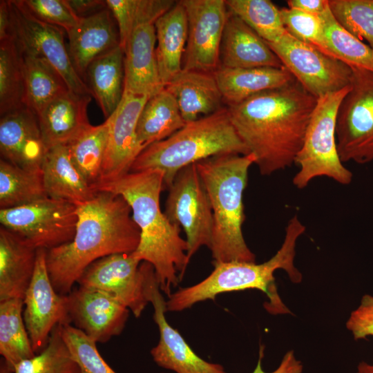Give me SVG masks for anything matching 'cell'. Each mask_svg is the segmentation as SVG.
<instances>
[{"label": "cell", "instance_id": "obj_1", "mask_svg": "<svg viewBox=\"0 0 373 373\" xmlns=\"http://www.w3.org/2000/svg\"><path fill=\"white\" fill-rule=\"evenodd\" d=\"M294 79L227 107L239 137L262 175L294 164L317 103Z\"/></svg>", "mask_w": 373, "mask_h": 373}, {"label": "cell", "instance_id": "obj_2", "mask_svg": "<svg viewBox=\"0 0 373 373\" xmlns=\"http://www.w3.org/2000/svg\"><path fill=\"white\" fill-rule=\"evenodd\" d=\"M77 207L78 219L73 240L46 250L47 270L61 295L72 291L91 263L111 254L133 253L140 239L132 209L122 195L97 191L92 200Z\"/></svg>", "mask_w": 373, "mask_h": 373}, {"label": "cell", "instance_id": "obj_3", "mask_svg": "<svg viewBox=\"0 0 373 373\" xmlns=\"http://www.w3.org/2000/svg\"><path fill=\"white\" fill-rule=\"evenodd\" d=\"M95 189L120 195L128 203L140 231L138 247L132 254L153 267L160 289L169 297L190 260L180 227L172 224L160 208V193L165 190L163 172L154 169L128 172Z\"/></svg>", "mask_w": 373, "mask_h": 373}, {"label": "cell", "instance_id": "obj_4", "mask_svg": "<svg viewBox=\"0 0 373 373\" xmlns=\"http://www.w3.org/2000/svg\"><path fill=\"white\" fill-rule=\"evenodd\" d=\"M305 231V225L294 215L287 222L281 247L269 260L261 264L239 261L214 264L213 271L205 279L171 294L166 301V312H180L199 302L213 300L222 293L256 289L268 296L266 308L269 312L291 314L278 294L274 272L283 269L291 282L302 281L294 258L296 242Z\"/></svg>", "mask_w": 373, "mask_h": 373}, {"label": "cell", "instance_id": "obj_5", "mask_svg": "<svg viewBox=\"0 0 373 373\" xmlns=\"http://www.w3.org/2000/svg\"><path fill=\"white\" fill-rule=\"evenodd\" d=\"M254 163L252 153L214 156L195 163L212 209L210 249L213 265L255 262V255L247 245L242 229L245 219L243 193L249 169Z\"/></svg>", "mask_w": 373, "mask_h": 373}, {"label": "cell", "instance_id": "obj_6", "mask_svg": "<svg viewBox=\"0 0 373 373\" xmlns=\"http://www.w3.org/2000/svg\"><path fill=\"white\" fill-rule=\"evenodd\" d=\"M249 154L230 119L227 108L186 123L168 138L155 142L137 156L129 172L149 169L164 173L165 189L184 167L218 155Z\"/></svg>", "mask_w": 373, "mask_h": 373}, {"label": "cell", "instance_id": "obj_7", "mask_svg": "<svg viewBox=\"0 0 373 373\" xmlns=\"http://www.w3.org/2000/svg\"><path fill=\"white\" fill-rule=\"evenodd\" d=\"M349 88L350 85L318 98L294 162L298 171L292 182L298 189L305 188L319 177H327L343 185L352 182L353 174L339 157L336 137L338 108Z\"/></svg>", "mask_w": 373, "mask_h": 373}, {"label": "cell", "instance_id": "obj_8", "mask_svg": "<svg viewBox=\"0 0 373 373\" xmlns=\"http://www.w3.org/2000/svg\"><path fill=\"white\" fill-rule=\"evenodd\" d=\"M352 68L348 92L338 108L336 137L341 161L373 160V72Z\"/></svg>", "mask_w": 373, "mask_h": 373}, {"label": "cell", "instance_id": "obj_9", "mask_svg": "<svg viewBox=\"0 0 373 373\" xmlns=\"http://www.w3.org/2000/svg\"><path fill=\"white\" fill-rule=\"evenodd\" d=\"M77 219L76 205L50 197L0 209L1 226L35 248L46 250L71 241L75 233Z\"/></svg>", "mask_w": 373, "mask_h": 373}, {"label": "cell", "instance_id": "obj_10", "mask_svg": "<svg viewBox=\"0 0 373 373\" xmlns=\"http://www.w3.org/2000/svg\"><path fill=\"white\" fill-rule=\"evenodd\" d=\"M168 190L164 214L172 224L182 227L190 260L201 247L210 249L213 231L211 203L195 164L182 169Z\"/></svg>", "mask_w": 373, "mask_h": 373}, {"label": "cell", "instance_id": "obj_11", "mask_svg": "<svg viewBox=\"0 0 373 373\" xmlns=\"http://www.w3.org/2000/svg\"><path fill=\"white\" fill-rule=\"evenodd\" d=\"M267 44L296 80L317 99L350 84L349 66L287 32L277 41Z\"/></svg>", "mask_w": 373, "mask_h": 373}, {"label": "cell", "instance_id": "obj_12", "mask_svg": "<svg viewBox=\"0 0 373 373\" xmlns=\"http://www.w3.org/2000/svg\"><path fill=\"white\" fill-rule=\"evenodd\" d=\"M8 2L12 36L20 50L51 64L63 77L70 90L93 97L89 87L73 65L62 29L35 17L21 0Z\"/></svg>", "mask_w": 373, "mask_h": 373}, {"label": "cell", "instance_id": "obj_13", "mask_svg": "<svg viewBox=\"0 0 373 373\" xmlns=\"http://www.w3.org/2000/svg\"><path fill=\"white\" fill-rule=\"evenodd\" d=\"M188 22L182 70L213 73L220 67V47L229 10L224 0H182Z\"/></svg>", "mask_w": 373, "mask_h": 373}, {"label": "cell", "instance_id": "obj_14", "mask_svg": "<svg viewBox=\"0 0 373 373\" xmlns=\"http://www.w3.org/2000/svg\"><path fill=\"white\" fill-rule=\"evenodd\" d=\"M77 283L108 294L137 318L149 303L145 262L132 253L115 254L97 260L85 269Z\"/></svg>", "mask_w": 373, "mask_h": 373}, {"label": "cell", "instance_id": "obj_15", "mask_svg": "<svg viewBox=\"0 0 373 373\" xmlns=\"http://www.w3.org/2000/svg\"><path fill=\"white\" fill-rule=\"evenodd\" d=\"M46 256V249H37L33 276L23 299V318L35 354L46 347L57 325L70 324L67 295H61L55 289Z\"/></svg>", "mask_w": 373, "mask_h": 373}, {"label": "cell", "instance_id": "obj_16", "mask_svg": "<svg viewBox=\"0 0 373 373\" xmlns=\"http://www.w3.org/2000/svg\"><path fill=\"white\" fill-rule=\"evenodd\" d=\"M145 265L146 294L153 307V319L160 332L158 343L151 350L153 361L175 373H226L222 365L209 363L198 356L179 332L169 324L165 317L166 301L161 293L155 269L147 262Z\"/></svg>", "mask_w": 373, "mask_h": 373}, {"label": "cell", "instance_id": "obj_17", "mask_svg": "<svg viewBox=\"0 0 373 373\" xmlns=\"http://www.w3.org/2000/svg\"><path fill=\"white\" fill-rule=\"evenodd\" d=\"M70 323L96 343L108 342L119 335L129 309L101 290L79 286L67 294Z\"/></svg>", "mask_w": 373, "mask_h": 373}, {"label": "cell", "instance_id": "obj_18", "mask_svg": "<svg viewBox=\"0 0 373 373\" xmlns=\"http://www.w3.org/2000/svg\"><path fill=\"white\" fill-rule=\"evenodd\" d=\"M149 98L124 91L118 106L107 118L108 141L98 184L128 173L144 150L137 140L136 128L140 115Z\"/></svg>", "mask_w": 373, "mask_h": 373}, {"label": "cell", "instance_id": "obj_19", "mask_svg": "<svg viewBox=\"0 0 373 373\" xmlns=\"http://www.w3.org/2000/svg\"><path fill=\"white\" fill-rule=\"evenodd\" d=\"M46 151L38 117L30 108L1 116V159L25 169L41 170Z\"/></svg>", "mask_w": 373, "mask_h": 373}, {"label": "cell", "instance_id": "obj_20", "mask_svg": "<svg viewBox=\"0 0 373 373\" xmlns=\"http://www.w3.org/2000/svg\"><path fill=\"white\" fill-rule=\"evenodd\" d=\"M66 33L68 50L73 65L85 82L90 64L97 57L119 46L117 26L107 8L80 18Z\"/></svg>", "mask_w": 373, "mask_h": 373}, {"label": "cell", "instance_id": "obj_21", "mask_svg": "<svg viewBox=\"0 0 373 373\" xmlns=\"http://www.w3.org/2000/svg\"><path fill=\"white\" fill-rule=\"evenodd\" d=\"M155 23L136 27L124 48V91L151 97L165 86L157 68Z\"/></svg>", "mask_w": 373, "mask_h": 373}, {"label": "cell", "instance_id": "obj_22", "mask_svg": "<svg viewBox=\"0 0 373 373\" xmlns=\"http://www.w3.org/2000/svg\"><path fill=\"white\" fill-rule=\"evenodd\" d=\"M220 66L229 68L283 67L267 42L230 12L222 35Z\"/></svg>", "mask_w": 373, "mask_h": 373}, {"label": "cell", "instance_id": "obj_23", "mask_svg": "<svg viewBox=\"0 0 373 373\" xmlns=\"http://www.w3.org/2000/svg\"><path fill=\"white\" fill-rule=\"evenodd\" d=\"M37 249L0 227V302L23 299L35 271Z\"/></svg>", "mask_w": 373, "mask_h": 373}, {"label": "cell", "instance_id": "obj_24", "mask_svg": "<svg viewBox=\"0 0 373 373\" xmlns=\"http://www.w3.org/2000/svg\"><path fill=\"white\" fill-rule=\"evenodd\" d=\"M92 96L68 90L51 102L37 116L46 149L66 144L90 125L88 106Z\"/></svg>", "mask_w": 373, "mask_h": 373}, {"label": "cell", "instance_id": "obj_25", "mask_svg": "<svg viewBox=\"0 0 373 373\" xmlns=\"http://www.w3.org/2000/svg\"><path fill=\"white\" fill-rule=\"evenodd\" d=\"M165 88L175 98L186 123L222 108V96L213 73L182 70Z\"/></svg>", "mask_w": 373, "mask_h": 373}, {"label": "cell", "instance_id": "obj_26", "mask_svg": "<svg viewBox=\"0 0 373 373\" xmlns=\"http://www.w3.org/2000/svg\"><path fill=\"white\" fill-rule=\"evenodd\" d=\"M41 171L48 197L82 205L96 195L91 186L73 164L66 144L47 150Z\"/></svg>", "mask_w": 373, "mask_h": 373}, {"label": "cell", "instance_id": "obj_27", "mask_svg": "<svg viewBox=\"0 0 373 373\" xmlns=\"http://www.w3.org/2000/svg\"><path fill=\"white\" fill-rule=\"evenodd\" d=\"M213 74L223 102L228 106L240 104L263 91L283 86L295 79L284 66L249 68L220 66Z\"/></svg>", "mask_w": 373, "mask_h": 373}, {"label": "cell", "instance_id": "obj_28", "mask_svg": "<svg viewBox=\"0 0 373 373\" xmlns=\"http://www.w3.org/2000/svg\"><path fill=\"white\" fill-rule=\"evenodd\" d=\"M157 46L155 54L159 74L164 86L182 70L188 37L185 9L180 1L155 23Z\"/></svg>", "mask_w": 373, "mask_h": 373}, {"label": "cell", "instance_id": "obj_29", "mask_svg": "<svg viewBox=\"0 0 373 373\" xmlns=\"http://www.w3.org/2000/svg\"><path fill=\"white\" fill-rule=\"evenodd\" d=\"M124 59V51L118 46L95 59L86 71V83L106 119L115 111L123 96Z\"/></svg>", "mask_w": 373, "mask_h": 373}, {"label": "cell", "instance_id": "obj_30", "mask_svg": "<svg viewBox=\"0 0 373 373\" xmlns=\"http://www.w3.org/2000/svg\"><path fill=\"white\" fill-rule=\"evenodd\" d=\"M186 124L173 96L164 87L149 97L140 115L136 133L144 150L164 140Z\"/></svg>", "mask_w": 373, "mask_h": 373}, {"label": "cell", "instance_id": "obj_31", "mask_svg": "<svg viewBox=\"0 0 373 373\" xmlns=\"http://www.w3.org/2000/svg\"><path fill=\"white\" fill-rule=\"evenodd\" d=\"M21 52L25 82V105L38 116L51 102L70 89L61 74L48 61Z\"/></svg>", "mask_w": 373, "mask_h": 373}, {"label": "cell", "instance_id": "obj_32", "mask_svg": "<svg viewBox=\"0 0 373 373\" xmlns=\"http://www.w3.org/2000/svg\"><path fill=\"white\" fill-rule=\"evenodd\" d=\"M109 134V120L97 126L90 124L66 144L70 160L86 182L94 189L101 178Z\"/></svg>", "mask_w": 373, "mask_h": 373}, {"label": "cell", "instance_id": "obj_33", "mask_svg": "<svg viewBox=\"0 0 373 373\" xmlns=\"http://www.w3.org/2000/svg\"><path fill=\"white\" fill-rule=\"evenodd\" d=\"M23 299L0 302V354L14 371L17 364L35 356L23 318Z\"/></svg>", "mask_w": 373, "mask_h": 373}, {"label": "cell", "instance_id": "obj_34", "mask_svg": "<svg viewBox=\"0 0 373 373\" xmlns=\"http://www.w3.org/2000/svg\"><path fill=\"white\" fill-rule=\"evenodd\" d=\"M46 197L41 169H25L0 160L1 209L24 205Z\"/></svg>", "mask_w": 373, "mask_h": 373}, {"label": "cell", "instance_id": "obj_35", "mask_svg": "<svg viewBox=\"0 0 373 373\" xmlns=\"http://www.w3.org/2000/svg\"><path fill=\"white\" fill-rule=\"evenodd\" d=\"M25 105V82L21 52L13 37L0 41V115Z\"/></svg>", "mask_w": 373, "mask_h": 373}, {"label": "cell", "instance_id": "obj_36", "mask_svg": "<svg viewBox=\"0 0 373 373\" xmlns=\"http://www.w3.org/2000/svg\"><path fill=\"white\" fill-rule=\"evenodd\" d=\"M321 17L331 55L350 67L373 72V49L345 29L335 19L329 6Z\"/></svg>", "mask_w": 373, "mask_h": 373}, {"label": "cell", "instance_id": "obj_37", "mask_svg": "<svg viewBox=\"0 0 373 373\" xmlns=\"http://www.w3.org/2000/svg\"><path fill=\"white\" fill-rule=\"evenodd\" d=\"M117 26L119 46L124 50L133 30L146 23H155L157 19L176 3L172 0H106Z\"/></svg>", "mask_w": 373, "mask_h": 373}, {"label": "cell", "instance_id": "obj_38", "mask_svg": "<svg viewBox=\"0 0 373 373\" xmlns=\"http://www.w3.org/2000/svg\"><path fill=\"white\" fill-rule=\"evenodd\" d=\"M235 15L266 42L277 41L287 32L280 8L269 0H224Z\"/></svg>", "mask_w": 373, "mask_h": 373}, {"label": "cell", "instance_id": "obj_39", "mask_svg": "<svg viewBox=\"0 0 373 373\" xmlns=\"http://www.w3.org/2000/svg\"><path fill=\"white\" fill-rule=\"evenodd\" d=\"M14 373H81L57 325L46 347L32 358L17 364Z\"/></svg>", "mask_w": 373, "mask_h": 373}, {"label": "cell", "instance_id": "obj_40", "mask_svg": "<svg viewBox=\"0 0 373 373\" xmlns=\"http://www.w3.org/2000/svg\"><path fill=\"white\" fill-rule=\"evenodd\" d=\"M329 6L345 29L373 49V0H331Z\"/></svg>", "mask_w": 373, "mask_h": 373}, {"label": "cell", "instance_id": "obj_41", "mask_svg": "<svg viewBox=\"0 0 373 373\" xmlns=\"http://www.w3.org/2000/svg\"><path fill=\"white\" fill-rule=\"evenodd\" d=\"M61 331L81 373H116L99 352L96 343L70 324L61 325Z\"/></svg>", "mask_w": 373, "mask_h": 373}, {"label": "cell", "instance_id": "obj_42", "mask_svg": "<svg viewBox=\"0 0 373 373\" xmlns=\"http://www.w3.org/2000/svg\"><path fill=\"white\" fill-rule=\"evenodd\" d=\"M280 11L283 26L290 35L332 57L327 46L321 16L288 7L280 8Z\"/></svg>", "mask_w": 373, "mask_h": 373}, {"label": "cell", "instance_id": "obj_43", "mask_svg": "<svg viewBox=\"0 0 373 373\" xmlns=\"http://www.w3.org/2000/svg\"><path fill=\"white\" fill-rule=\"evenodd\" d=\"M24 7L35 17L64 29L66 32L79 21L66 0H21Z\"/></svg>", "mask_w": 373, "mask_h": 373}, {"label": "cell", "instance_id": "obj_44", "mask_svg": "<svg viewBox=\"0 0 373 373\" xmlns=\"http://www.w3.org/2000/svg\"><path fill=\"white\" fill-rule=\"evenodd\" d=\"M347 329L355 340L373 336V296L364 295L357 308L354 309L347 322Z\"/></svg>", "mask_w": 373, "mask_h": 373}, {"label": "cell", "instance_id": "obj_45", "mask_svg": "<svg viewBox=\"0 0 373 373\" xmlns=\"http://www.w3.org/2000/svg\"><path fill=\"white\" fill-rule=\"evenodd\" d=\"M264 346H260L257 365L252 373H302L303 366L300 361L296 358L293 350L285 353L278 367L271 372H266L262 367L264 356Z\"/></svg>", "mask_w": 373, "mask_h": 373}, {"label": "cell", "instance_id": "obj_46", "mask_svg": "<svg viewBox=\"0 0 373 373\" xmlns=\"http://www.w3.org/2000/svg\"><path fill=\"white\" fill-rule=\"evenodd\" d=\"M74 13L79 18L93 15L106 8L102 0H66Z\"/></svg>", "mask_w": 373, "mask_h": 373}, {"label": "cell", "instance_id": "obj_47", "mask_svg": "<svg viewBox=\"0 0 373 373\" xmlns=\"http://www.w3.org/2000/svg\"><path fill=\"white\" fill-rule=\"evenodd\" d=\"M288 8L321 16L329 7L327 0H288Z\"/></svg>", "mask_w": 373, "mask_h": 373}, {"label": "cell", "instance_id": "obj_48", "mask_svg": "<svg viewBox=\"0 0 373 373\" xmlns=\"http://www.w3.org/2000/svg\"><path fill=\"white\" fill-rule=\"evenodd\" d=\"M12 37V22L8 1H0V41Z\"/></svg>", "mask_w": 373, "mask_h": 373}, {"label": "cell", "instance_id": "obj_49", "mask_svg": "<svg viewBox=\"0 0 373 373\" xmlns=\"http://www.w3.org/2000/svg\"><path fill=\"white\" fill-rule=\"evenodd\" d=\"M356 373H373V362L370 364L365 361L361 362L357 366Z\"/></svg>", "mask_w": 373, "mask_h": 373}, {"label": "cell", "instance_id": "obj_50", "mask_svg": "<svg viewBox=\"0 0 373 373\" xmlns=\"http://www.w3.org/2000/svg\"><path fill=\"white\" fill-rule=\"evenodd\" d=\"M0 373H14V371L7 365L3 359L1 360Z\"/></svg>", "mask_w": 373, "mask_h": 373}]
</instances>
